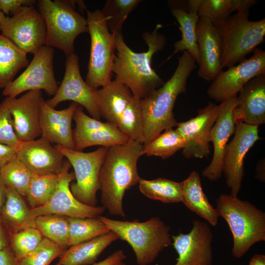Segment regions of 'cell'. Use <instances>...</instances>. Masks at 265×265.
<instances>
[{"label":"cell","mask_w":265,"mask_h":265,"mask_svg":"<svg viewBox=\"0 0 265 265\" xmlns=\"http://www.w3.org/2000/svg\"><path fill=\"white\" fill-rule=\"evenodd\" d=\"M161 25H157L152 32L146 31L142 37L147 45L146 52L133 51L125 42L122 32L114 35L116 51L112 74L115 80L128 87L133 97L143 99L164 82L151 67L153 55L164 47L166 39L159 31Z\"/></svg>","instance_id":"cell-1"},{"label":"cell","mask_w":265,"mask_h":265,"mask_svg":"<svg viewBox=\"0 0 265 265\" xmlns=\"http://www.w3.org/2000/svg\"><path fill=\"white\" fill-rule=\"evenodd\" d=\"M143 149V143L133 140L108 148L100 172L99 190L103 206L112 215L125 216L123 199L141 179L137 164Z\"/></svg>","instance_id":"cell-2"},{"label":"cell","mask_w":265,"mask_h":265,"mask_svg":"<svg viewBox=\"0 0 265 265\" xmlns=\"http://www.w3.org/2000/svg\"><path fill=\"white\" fill-rule=\"evenodd\" d=\"M196 67V61L187 51L179 57L171 78L160 87L140 100L143 120V146L163 131L176 127L173 108L178 96L185 93L187 79Z\"/></svg>","instance_id":"cell-3"},{"label":"cell","mask_w":265,"mask_h":265,"mask_svg":"<svg viewBox=\"0 0 265 265\" xmlns=\"http://www.w3.org/2000/svg\"><path fill=\"white\" fill-rule=\"evenodd\" d=\"M215 209L232 234L234 257L241 258L253 245L265 240V213L252 203L237 195L222 194L216 200Z\"/></svg>","instance_id":"cell-4"},{"label":"cell","mask_w":265,"mask_h":265,"mask_svg":"<svg viewBox=\"0 0 265 265\" xmlns=\"http://www.w3.org/2000/svg\"><path fill=\"white\" fill-rule=\"evenodd\" d=\"M98 218L119 239L130 244L138 265L153 263L159 254L172 243L170 227L158 217L145 222L113 220L102 215Z\"/></svg>","instance_id":"cell-5"},{"label":"cell","mask_w":265,"mask_h":265,"mask_svg":"<svg viewBox=\"0 0 265 265\" xmlns=\"http://www.w3.org/2000/svg\"><path fill=\"white\" fill-rule=\"evenodd\" d=\"M249 14V11L238 12L213 24L220 38L222 68L242 61L265 41V19L250 21Z\"/></svg>","instance_id":"cell-6"},{"label":"cell","mask_w":265,"mask_h":265,"mask_svg":"<svg viewBox=\"0 0 265 265\" xmlns=\"http://www.w3.org/2000/svg\"><path fill=\"white\" fill-rule=\"evenodd\" d=\"M77 2L64 0L36 2L46 24V45L62 51L66 56L74 53L77 37L88 32L86 18L76 10Z\"/></svg>","instance_id":"cell-7"},{"label":"cell","mask_w":265,"mask_h":265,"mask_svg":"<svg viewBox=\"0 0 265 265\" xmlns=\"http://www.w3.org/2000/svg\"><path fill=\"white\" fill-rule=\"evenodd\" d=\"M86 12L91 48L85 82L97 90L112 80L115 40L114 35L108 30L100 10H86Z\"/></svg>","instance_id":"cell-8"},{"label":"cell","mask_w":265,"mask_h":265,"mask_svg":"<svg viewBox=\"0 0 265 265\" xmlns=\"http://www.w3.org/2000/svg\"><path fill=\"white\" fill-rule=\"evenodd\" d=\"M54 146L74 168L76 181L70 185L74 196L85 205L96 207L100 172L108 148L101 147L94 151L84 153Z\"/></svg>","instance_id":"cell-9"},{"label":"cell","mask_w":265,"mask_h":265,"mask_svg":"<svg viewBox=\"0 0 265 265\" xmlns=\"http://www.w3.org/2000/svg\"><path fill=\"white\" fill-rule=\"evenodd\" d=\"M0 31L26 53L34 54L46 45V24L34 5L24 6L12 17L5 16L0 25Z\"/></svg>","instance_id":"cell-10"},{"label":"cell","mask_w":265,"mask_h":265,"mask_svg":"<svg viewBox=\"0 0 265 265\" xmlns=\"http://www.w3.org/2000/svg\"><path fill=\"white\" fill-rule=\"evenodd\" d=\"M54 50L45 45L34 54L24 71L3 89L5 97L15 98L31 90H44L54 95L58 85L53 72Z\"/></svg>","instance_id":"cell-11"},{"label":"cell","mask_w":265,"mask_h":265,"mask_svg":"<svg viewBox=\"0 0 265 265\" xmlns=\"http://www.w3.org/2000/svg\"><path fill=\"white\" fill-rule=\"evenodd\" d=\"M71 165L64 160L62 169L59 173L56 187L49 200L43 205L30 208L32 217L55 214L65 217L76 218H95L101 215L105 208L92 207L85 205L78 201L72 193L70 185L75 180L74 173L70 172Z\"/></svg>","instance_id":"cell-12"},{"label":"cell","mask_w":265,"mask_h":265,"mask_svg":"<svg viewBox=\"0 0 265 265\" xmlns=\"http://www.w3.org/2000/svg\"><path fill=\"white\" fill-rule=\"evenodd\" d=\"M265 74V52L257 48L252 55L222 71L207 89L208 96L222 103L237 97L243 86L255 77Z\"/></svg>","instance_id":"cell-13"},{"label":"cell","mask_w":265,"mask_h":265,"mask_svg":"<svg viewBox=\"0 0 265 265\" xmlns=\"http://www.w3.org/2000/svg\"><path fill=\"white\" fill-rule=\"evenodd\" d=\"M79 61L75 53L66 56L62 82L53 97L46 102L55 108L62 102L72 101L84 107L92 118L100 120L101 116L97 90L90 87L82 79Z\"/></svg>","instance_id":"cell-14"},{"label":"cell","mask_w":265,"mask_h":265,"mask_svg":"<svg viewBox=\"0 0 265 265\" xmlns=\"http://www.w3.org/2000/svg\"><path fill=\"white\" fill-rule=\"evenodd\" d=\"M259 126L243 123L236 125L234 136L226 146L222 166L227 186L231 194L239 193L244 176V159L254 144L261 139Z\"/></svg>","instance_id":"cell-15"},{"label":"cell","mask_w":265,"mask_h":265,"mask_svg":"<svg viewBox=\"0 0 265 265\" xmlns=\"http://www.w3.org/2000/svg\"><path fill=\"white\" fill-rule=\"evenodd\" d=\"M222 106L212 102L190 119L178 123L175 129L185 142L183 154L187 159H203L210 153V133Z\"/></svg>","instance_id":"cell-16"},{"label":"cell","mask_w":265,"mask_h":265,"mask_svg":"<svg viewBox=\"0 0 265 265\" xmlns=\"http://www.w3.org/2000/svg\"><path fill=\"white\" fill-rule=\"evenodd\" d=\"M187 234L171 237L178 254L174 265H212L213 234L207 223L195 220Z\"/></svg>","instance_id":"cell-17"},{"label":"cell","mask_w":265,"mask_h":265,"mask_svg":"<svg viewBox=\"0 0 265 265\" xmlns=\"http://www.w3.org/2000/svg\"><path fill=\"white\" fill-rule=\"evenodd\" d=\"M41 90L26 92L17 98L5 97L2 101L8 108L16 134L21 141H28L41 136L40 104Z\"/></svg>","instance_id":"cell-18"},{"label":"cell","mask_w":265,"mask_h":265,"mask_svg":"<svg viewBox=\"0 0 265 265\" xmlns=\"http://www.w3.org/2000/svg\"><path fill=\"white\" fill-rule=\"evenodd\" d=\"M237 103V97L222 102L221 108L211 130L209 139L213 145V157L210 164L202 173V175L210 181H217L222 176L225 151L230 137L235 132L234 109Z\"/></svg>","instance_id":"cell-19"},{"label":"cell","mask_w":265,"mask_h":265,"mask_svg":"<svg viewBox=\"0 0 265 265\" xmlns=\"http://www.w3.org/2000/svg\"><path fill=\"white\" fill-rule=\"evenodd\" d=\"M16 155L26 167L39 175L59 174L64 161V156L55 146L41 137L21 141Z\"/></svg>","instance_id":"cell-20"},{"label":"cell","mask_w":265,"mask_h":265,"mask_svg":"<svg viewBox=\"0 0 265 265\" xmlns=\"http://www.w3.org/2000/svg\"><path fill=\"white\" fill-rule=\"evenodd\" d=\"M196 35L199 53L198 75L206 81H212L223 69L218 32L210 21L199 18Z\"/></svg>","instance_id":"cell-21"},{"label":"cell","mask_w":265,"mask_h":265,"mask_svg":"<svg viewBox=\"0 0 265 265\" xmlns=\"http://www.w3.org/2000/svg\"><path fill=\"white\" fill-rule=\"evenodd\" d=\"M78 105L73 102L67 108L58 110L43 98L40 104L41 137L51 143L74 150L72 121Z\"/></svg>","instance_id":"cell-22"},{"label":"cell","mask_w":265,"mask_h":265,"mask_svg":"<svg viewBox=\"0 0 265 265\" xmlns=\"http://www.w3.org/2000/svg\"><path fill=\"white\" fill-rule=\"evenodd\" d=\"M237 97L234 109L236 125L243 123L258 126L265 123V74L257 76L246 83Z\"/></svg>","instance_id":"cell-23"},{"label":"cell","mask_w":265,"mask_h":265,"mask_svg":"<svg viewBox=\"0 0 265 265\" xmlns=\"http://www.w3.org/2000/svg\"><path fill=\"white\" fill-rule=\"evenodd\" d=\"M201 0H169L171 13L180 26L181 39L174 45L173 54L180 52H188L199 62V53L196 29L199 19L198 8Z\"/></svg>","instance_id":"cell-24"},{"label":"cell","mask_w":265,"mask_h":265,"mask_svg":"<svg viewBox=\"0 0 265 265\" xmlns=\"http://www.w3.org/2000/svg\"><path fill=\"white\" fill-rule=\"evenodd\" d=\"M181 184L182 202L187 209L206 219L211 225L216 226L219 215L203 191L199 173L192 171Z\"/></svg>","instance_id":"cell-25"},{"label":"cell","mask_w":265,"mask_h":265,"mask_svg":"<svg viewBox=\"0 0 265 265\" xmlns=\"http://www.w3.org/2000/svg\"><path fill=\"white\" fill-rule=\"evenodd\" d=\"M97 92L101 117L116 126L120 116L133 97L132 93L128 87L115 80L97 89Z\"/></svg>","instance_id":"cell-26"},{"label":"cell","mask_w":265,"mask_h":265,"mask_svg":"<svg viewBox=\"0 0 265 265\" xmlns=\"http://www.w3.org/2000/svg\"><path fill=\"white\" fill-rule=\"evenodd\" d=\"M119 239L114 232L108 233L71 246L60 257V265H89L95 263L100 255L112 242Z\"/></svg>","instance_id":"cell-27"},{"label":"cell","mask_w":265,"mask_h":265,"mask_svg":"<svg viewBox=\"0 0 265 265\" xmlns=\"http://www.w3.org/2000/svg\"><path fill=\"white\" fill-rule=\"evenodd\" d=\"M0 217L9 234L36 228L35 218L32 216L30 209L22 196L10 188H7L6 198L0 210Z\"/></svg>","instance_id":"cell-28"},{"label":"cell","mask_w":265,"mask_h":265,"mask_svg":"<svg viewBox=\"0 0 265 265\" xmlns=\"http://www.w3.org/2000/svg\"><path fill=\"white\" fill-rule=\"evenodd\" d=\"M28 64L27 53L0 34V89L6 87Z\"/></svg>","instance_id":"cell-29"},{"label":"cell","mask_w":265,"mask_h":265,"mask_svg":"<svg viewBox=\"0 0 265 265\" xmlns=\"http://www.w3.org/2000/svg\"><path fill=\"white\" fill-rule=\"evenodd\" d=\"M73 137L74 150L78 151H82L88 147L95 145L109 148L125 144L130 140L117 127L90 132H78L73 130Z\"/></svg>","instance_id":"cell-30"},{"label":"cell","mask_w":265,"mask_h":265,"mask_svg":"<svg viewBox=\"0 0 265 265\" xmlns=\"http://www.w3.org/2000/svg\"><path fill=\"white\" fill-rule=\"evenodd\" d=\"M140 192L149 199L164 203H179L182 201V186L181 183L159 178L152 180L140 179Z\"/></svg>","instance_id":"cell-31"},{"label":"cell","mask_w":265,"mask_h":265,"mask_svg":"<svg viewBox=\"0 0 265 265\" xmlns=\"http://www.w3.org/2000/svg\"><path fill=\"white\" fill-rule=\"evenodd\" d=\"M69 224V246L106 234L110 231L98 218L66 217Z\"/></svg>","instance_id":"cell-32"},{"label":"cell","mask_w":265,"mask_h":265,"mask_svg":"<svg viewBox=\"0 0 265 265\" xmlns=\"http://www.w3.org/2000/svg\"><path fill=\"white\" fill-rule=\"evenodd\" d=\"M36 228L43 237L66 249L69 246V224L67 217L46 214L35 218Z\"/></svg>","instance_id":"cell-33"},{"label":"cell","mask_w":265,"mask_h":265,"mask_svg":"<svg viewBox=\"0 0 265 265\" xmlns=\"http://www.w3.org/2000/svg\"><path fill=\"white\" fill-rule=\"evenodd\" d=\"M0 174L7 188L25 197L35 175L21 162L17 155L0 168Z\"/></svg>","instance_id":"cell-34"},{"label":"cell","mask_w":265,"mask_h":265,"mask_svg":"<svg viewBox=\"0 0 265 265\" xmlns=\"http://www.w3.org/2000/svg\"><path fill=\"white\" fill-rule=\"evenodd\" d=\"M185 146V142L182 136L175 129L170 128L165 130L149 144L143 146L142 155L157 156L165 159L183 149Z\"/></svg>","instance_id":"cell-35"},{"label":"cell","mask_w":265,"mask_h":265,"mask_svg":"<svg viewBox=\"0 0 265 265\" xmlns=\"http://www.w3.org/2000/svg\"><path fill=\"white\" fill-rule=\"evenodd\" d=\"M140 100L134 97L132 98L120 116L116 126L129 140L143 143V120Z\"/></svg>","instance_id":"cell-36"},{"label":"cell","mask_w":265,"mask_h":265,"mask_svg":"<svg viewBox=\"0 0 265 265\" xmlns=\"http://www.w3.org/2000/svg\"><path fill=\"white\" fill-rule=\"evenodd\" d=\"M142 0H107L101 12L110 33L122 32L123 24L129 14Z\"/></svg>","instance_id":"cell-37"},{"label":"cell","mask_w":265,"mask_h":265,"mask_svg":"<svg viewBox=\"0 0 265 265\" xmlns=\"http://www.w3.org/2000/svg\"><path fill=\"white\" fill-rule=\"evenodd\" d=\"M59 177V173L34 175L26 195L31 208L40 207L49 200L56 187Z\"/></svg>","instance_id":"cell-38"},{"label":"cell","mask_w":265,"mask_h":265,"mask_svg":"<svg viewBox=\"0 0 265 265\" xmlns=\"http://www.w3.org/2000/svg\"><path fill=\"white\" fill-rule=\"evenodd\" d=\"M43 238L40 231L35 227L9 234L10 248L17 262L36 249Z\"/></svg>","instance_id":"cell-39"},{"label":"cell","mask_w":265,"mask_h":265,"mask_svg":"<svg viewBox=\"0 0 265 265\" xmlns=\"http://www.w3.org/2000/svg\"><path fill=\"white\" fill-rule=\"evenodd\" d=\"M65 250L44 238L36 249L17 262V265H49Z\"/></svg>","instance_id":"cell-40"},{"label":"cell","mask_w":265,"mask_h":265,"mask_svg":"<svg viewBox=\"0 0 265 265\" xmlns=\"http://www.w3.org/2000/svg\"><path fill=\"white\" fill-rule=\"evenodd\" d=\"M231 14V0H201L198 8L199 18L213 24L221 22Z\"/></svg>","instance_id":"cell-41"},{"label":"cell","mask_w":265,"mask_h":265,"mask_svg":"<svg viewBox=\"0 0 265 265\" xmlns=\"http://www.w3.org/2000/svg\"><path fill=\"white\" fill-rule=\"evenodd\" d=\"M21 142L14 131L11 114L2 102L0 104V143L17 150Z\"/></svg>","instance_id":"cell-42"},{"label":"cell","mask_w":265,"mask_h":265,"mask_svg":"<svg viewBox=\"0 0 265 265\" xmlns=\"http://www.w3.org/2000/svg\"><path fill=\"white\" fill-rule=\"evenodd\" d=\"M73 120L76 123V128L74 130L78 132H90L116 127L108 122L104 123L87 115L83 111L82 107L80 105L75 109Z\"/></svg>","instance_id":"cell-43"},{"label":"cell","mask_w":265,"mask_h":265,"mask_svg":"<svg viewBox=\"0 0 265 265\" xmlns=\"http://www.w3.org/2000/svg\"><path fill=\"white\" fill-rule=\"evenodd\" d=\"M36 2L35 0H0V10L4 15L13 16L24 6L34 5Z\"/></svg>","instance_id":"cell-44"},{"label":"cell","mask_w":265,"mask_h":265,"mask_svg":"<svg viewBox=\"0 0 265 265\" xmlns=\"http://www.w3.org/2000/svg\"><path fill=\"white\" fill-rule=\"evenodd\" d=\"M122 250L115 251L104 260L92 265H126L124 261L126 258Z\"/></svg>","instance_id":"cell-45"},{"label":"cell","mask_w":265,"mask_h":265,"mask_svg":"<svg viewBox=\"0 0 265 265\" xmlns=\"http://www.w3.org/2000/svg\"><path fill=\"white\" fill-rule=\"evenodd\" d=\"M257 2V0H231V12L249 11L253 5Z\"/></svg>","instance_id":"cell-46"},{"label":"cell","mask_w":265,"mask_h":265,"mask_svg":"<svg viewBox=\"0 0 265 265\" xmlns=\"http://www.w3.org/2000/svg\"><path fill=\"white\" fill-rule=\"evenodd\" d=\"M16 156V150L7 145L0 143V168Z\"/></svg>","instance_id":"cell-47"},{"label":"cell","mask_w":265,"mask_h":265,"mask_svg":"<svg viewBox=\"0 0 265 265\" xmlns=\"http://www.w3.org/2000/svg\"><path fill=\"white\" fill-rule=\"evenodd\" d=\"M0 265H17V261L9 247L0 251Z\"/></svg>","instance_id":"cell-48"},{"label":"cell","mask_w":265,"mask_h":265,"mask_svg":"<svg viewBox=\"0 0 265 265\" xmlns=\"http://www.w3.org/2000/svg\"><path fill=\"white\" fill-rule=\"evenodd\" d=\"M5 227L0 217V251L8 246V239L6 234Z\"/></svg>","instance_id":"cell-49"},{"label":"cell","mask_w":265,"mask_h":265,"mask_svg":"<svg viewBox=\"0 0 265 265\" xmlns=\"http://www.w3.org/2000/svg\"><path fill=\"white\" fill-rule=\"evenodd\" d=\"M265 159L260 160L256 166V178L262 182L265 180Z\"/></svg>","instance_id":"cell-50"},{"label":"cell","mask_w":265,"mask_h":265,"mask_svg":"<svg viewBox=\"0 0 265 265\" xmlns=\"http://www.w3.org/2000/svg\"><path fill=\"white\" fill-rule=\"evenodd\" d=\"M7 188L0 174V212L6 200Z\"/></svg>","instance_id":"cell-51"},{"label":"cell","mask_w":265,"mask_h":265,"mask_svg":"<svg viewBox=\"0 0 265 265\" xmlns=\"http://www.w3.org/2000/svg\"><path fill=\"white\" fill-rule=\"evenodd\" d=\"M248 265H265V255H254L250 259Z\"/></svg>","instance_id":"cell-52"},{"label":"cell","mask_w":265,"mask_h":265,"mask_svg":"<svg viewBox=\"0 0 265 265\" xmlns=\"http://www.w3.org/2000/svg\"><path fill=\"white\" fill-rule=\"evenodd\" d=\"M5 17V15L0 10V25Z\"/></svg>","instance_id":"cell-53"},{"label":"cell","mask_w":265,"mask_h":265,"mask_svg":"<svg viewBox=\"0 0 265 265\" xmlns=\"http://www.w3.org/2000/svg\"><path fill=\"white\" fill-rule=\"evenodd\" d=\"M60 265L58 263L57 264H56V265Z\"/></svg>","instance_id":"cell-54"}]
</instances>
